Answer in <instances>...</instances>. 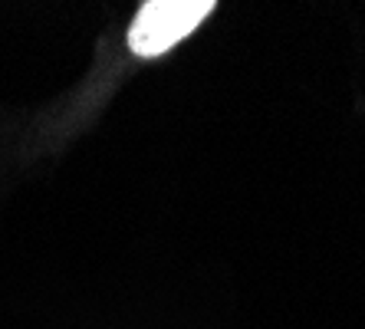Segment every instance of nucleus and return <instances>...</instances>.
I'll use <instances>...</instances> for the list:
<instances>
[{
	"instance_id": "nucleus-1",
	"label": "nucleus",
	"mask_w": 365,
	"mask_h": 329,
	"mask_svg": "<svg viewBox=\"0 0 365 329\" xmlns=\"http://www.w3.org/2000/svg\"><path fill=\"white\" fill-rule=\"evenodd\" d=\"M217 10L214 0H145L128 26V50L142 59L165 56L187 34H195Z\"/></svg>"
}]
</instances>
